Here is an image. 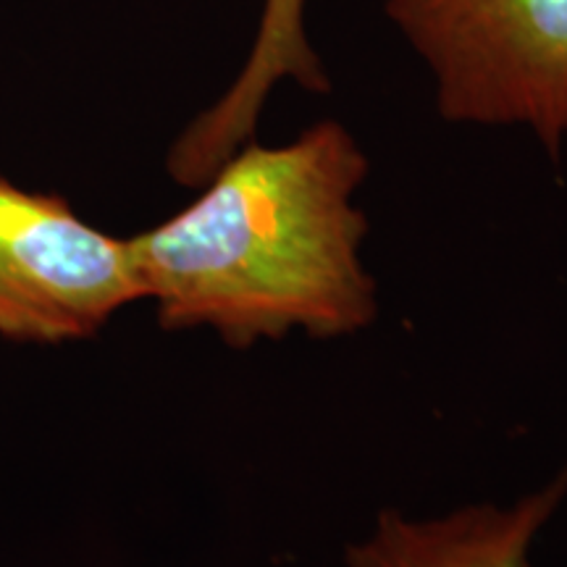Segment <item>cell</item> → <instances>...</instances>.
<instances>
[{
  "label": "cell",
  "instance_id": "obj_4",
  "mask_svg": "<svg viewBox=\"0 0 567 567\" xmlns=\"http://www.w3.org/2000/svg\"><path fill=\"white\" fill-rule=\"evenodd\" d=\"M284 80L308 92L331 90L321 55L308 38V0H264L243 71L174 142L168 174L187 187H203L234 151L252 140L268 95Z\"/></svg>",
  "mask_w": 567,
  "mask_h": 567
},
{
  "label": "cell",
  "instance_id": "obj_2",
  "mask_svg": "<svg viewBox=\"0 0 567 567\" xmlns=\"http://www.w3.org/2000/svg\"><path fill=\"white\" fill-rule=\"evenodd\" d=\"M436 82L446 122L526 126L551 158L567 137V0H386Z\"/></svg>",
  "mask_w": 567,
  "mask_h": 567
},
{
  "label": "cell",
  "instance_id": "obj_5",
  "mask_svg": "<svg viewBox=\"0 0 567 567\" xmlns=\"http://www.w3.org/2000/svg\"><path fill=\"white\" fill-rule=\"evenodd\" d=\"M565 494L567 467L513 507H465L439 520L384 509L373 534L347 549V567H530L528 551Z\"/></svg>",
  "mask_w": 567,
  "mask_h": 567
},
{
  "label": "cell",
  "instance_id": "obj_3",
  "mask_svg": "<svg viewBox=\"0 0 567 567\" xmlns=\"http://www.w3.org/2000/svg\"><path fill=\"white\" fill-rule=\"evenodd\" d=\"M130 239L76 216L61 195L0 176V337L61 344L97 334L142 300Z\"/></svg>",
  "mask_w": 567,
  "mask_h": 567
},
{
  "label": "cell",
  "instance_id": "obj_1",
  "mask_svg": "<svg viewBox=\"0 0 567 567\" xmlns=\"http://www.w3.org/2000/svg\"><path fill=\"white\" fill-rule=\"evenodd\" d=\"M368 158L337 122L287 145L245 142L187 208L130 239L142 295L163 329L208 326L229 347L292 329L342 337L375 316L352 205Z\"/></svg>",
  "mask_w": 567,
  "mask_h": 567
}]
</instances>
